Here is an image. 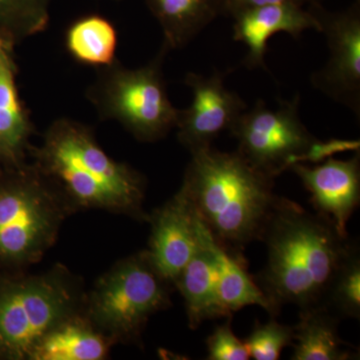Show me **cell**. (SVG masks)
<instances>
[{
  "label": "cell",
  "mask_w": 360,
  "mask_h": 360,
  "mask_svg": "<svg viewBox=\"0 0 360 360\" xmlns=\"http://www.w3.org/2000/svg\"><path fill=\"white\" fill-rule=\"evenodd\" d=\"M262 241L266 264L255 276L277 316L283 305L300 310L323 304L335 272L356 243L326 217L279 196Z\"/></svg>",
  "instance_id": "obj_1"
},
{
  "label": "cell",
  "mask_w": 360,
  "mask_h": 360,
  "mask_svg": "<svg viewBox=\"0 0 360 360\" xmlns=\"http://www.w3.org/2000/svg\"><path fill=\"white\" fill-rule=\"evenodd\" d=\"M30 155L33 165L75 212L103 210L148 221L143 210L146 179L127 163L112 160L84 123L59 118Z\"/></svg>",
  "instance_id": "obj_2"
},
{
  "label": "cell",
  "mask_w": 360,
  "mask_h": 360,
  "mask_svg": "<svg viewBox=\"0 0 360 360\" xmlns=\"http://www.w3.org/2000/svg\"><path fill=\"white\" fill-rule=\"evenodd\" d=\"M274 179L259 172L238 151L212 146L191 153L181 186L213 239L232 255L262 241L278 195Z\"/></svg>",
  "instance_id": "obj_3"
},
{
  "label": "cell",
  "mask_w": 360,
  "mask_h": 360,
  "mask_svg": "<svg viewBox=\"0 0 360 360\" xmlns=\"http://www.w3.org/2000/svg\"><path fill=\"white\" fill-rule=\"evenodd\" d=\"M85 297L82 279L60 264L0 281V357L32 360L52 329L82 314Z\"/></svg>",
  "instance_id": "obj_4"
},
{
  "label": "cell",
  "mask_w": 360,
  "mask_h": 360,
  "mask_svg": "<svg viewBox=\"0 0 360 360\" xmlns=\"http://www.w3.org/2000/svg\"><path fill=\"white\" fill-rule=\"evenodd\" d=\"M9 169L0 184V262L25 267L51 250L75 210L33 163Z\"/></svg>",
  "instance_id": "obj_5"
},
{
  "label": "cell",
  "mask_w": 360,
  "mask_h": 360,
  "mask_svg": "<svg viewBox=\"0 0 360 360\" xmlns=\"http://www.w3.org/2000/svg\"><path fill=\"white\" fill-rule=\"evenodd\" d=\"M172 288L141 251L96 281L86 293L82 314L113 342L139 345L149 319L172 307Z\"/></svg>",
  "instance_id": "obj_6"
},
{
  "label": "cell",
  "mask_w": 360,
  "mask_h": 360,
  "mask_svg": "<svg viewBox=\"0 0 360 360\" xmlns=\"http://www.w3.org/2000/svg\"><path fill=\"white\" fill-rule=\"evenodd\" d=\"M161 47L148 65L127 68L116 59L97 70L87 98L103 120H115L137 141L155 142L176 127L179 110L168 97L162 66L167 53Z\"/></svg>",
  "instance_id": "obj_7"
},
{
  "label": "cell",
  "mask_w": 360,
  "mask_h": 360,
  "mask_svg": "<svg viewBox=\"0 0 360 360\" xmlns=\"http://www.w3.org/2000/svg\"><path fill=\"white\" fill-rule=\"evenodd\" d=\"M300 103L298 94L290 101H279L277 110L258 99L229 129L238 141L239 155L272 179L290 170L316 139L303 124Z\"/></svg>",
  "instance_id": "obj_8"
},
{
  "label": "cell",
  "mask_w": 360,
  "mask_h": 360,
  "mask_svg": "<svg viewBox=\"0 0 360 360\" xmlns=\"http://www.w3.org/2000/svg\"><path fill=\"white\" fill-rule=\"evenodd\" d=\"M326 37L328 59L310 82L315 89L360 117V0L341 11H329L315 0L307 6Z\"/></svg>",
  "instance_id": "obj_9"
},
{
  "label": "cell",
  "mask_w": 360,
  "mask_h": 360,
  "mask_svg": "<svg viewBox=\"0 0 360 360\" xmlns=\"http://www.w3.org/2000/svg\"><path fill=\"white\" fill-rule=\"evenodd\" d=\"M232 70L214 71L210 77L188 72L184 84L193 91V103L179 110L177 139L191 153L212 146L224 130H229L248 105L236 92L227 89L224 78Z\"/></svg>",
  "instance_id": "obj_10"
},
{
  "label": "cell",
  "mask_w": 360,
  "mask_h": 360,
  "mask_svg": "<svg viewBox=\"0 0 360 360\" xmlns=\"http://www.w3.org/2000/svg\"><path fill=\"white\" fill-rule=\"evenodd\" d=\"M150 239L146 250L156 271L172 286L200 245L198 217L186 189L148 214Z\"/></svg>",
  "instance_id": "obj_11"
},
{
  "label": "cell",
  "mask_w": 360,
  "mask_h": 360,
  "mask_svg": "<svg viewBox=\"0 0 360 360\" xmlns=\"http://www.w3.org/2000/svg\"><path fill=\"white\" fill-rule=\"evenodd\" d=\"M310 193L317 214L328 219L342 238L360 202V153L349 160L330 158L317 165L297 163L290 168Z\"/></svg>",
  "instance_id": "obj_12"
},
{
  "label": "cell",
  "mask_w": 360,
  "mask_h": 360,
  "mask_svg": "<svg viewBox=\"0 0 360 360\" xmlns=\"http://www.w3.org/2000/svg\"><path fill=\"white\" fill-rule=\"evenodd\" d=\"M232 20L233 39L248 46L243 65L250 70L262 68L267 71L264 61L267 42L277 33H288L293 39H300L307 30L321 32L319 21L309 9L292 2L245 9Z\"/></svg>",
  "instance_id": "obj_13"
},
{
  "label": "cell",
  "mask_w": 360,
  "mask_h": 360,
  "mask_svg": "<svg viewBox=\"0 0 360 360\" xmlns=\"http://www.w3.org/2000/svg\"><path fill=\"white\" fill-rule=\"evenodd\" d=\"M14 44L0 39V163L18 167L30 153V136L34 127L21 103L14 59Z\"/></svg>",
  "instance_id": "obj_14"
},
{
  "label": "cell",
  "mask_w": 360,
  "mask_h": 360,
  "mask_svg": "<svg viewBox=\"0 0 360 360\" xmlns=\"http://www.w3.org/2000/svg\"><path fill=\"white\" fill-rule=\"evenodd\" d=\"M198 238V250L174 283V288L184 297L187 321L193 330L205 321L232 317L220 300L217 262L212 250L200 238V219Z\"/></svg>",
  "instance_id": "obj_15"
},
{
  "label": "cell",
  "mask_w": 360,
  "mask_h": 360,
  "mask_svg": "<svg viewBox=\"0 0 360 360\" xmlns=\"http://www.w3.org/2000/svg\"><path fill=\"white\" fill-rule=\"evenodd\" d=\"M160 23L162 46L167 51L184 49L219 16H225V0H146Z\"/></svg>",
  "instance_id": "obj_16"
},
{
  "label": "cell",
  "mask_w": 360,
  "mask_h": 360,
  "mask_svg": "<svg viewBox=\"0 0 360 360\" xmlns=\"http://www.w3.org/2000/svg\"><path fill=\"white\" fill-rule=\"evenodd\" d=\"M340 319L326 305L300 310L293 326L292 360H350L359 354L338 335Z\"/></svg>",
  "instance_id": "obj_17"
},
{
  "label": "cell",
  "mask_w": 360,
  "mask_h": 360,
  "mask_svg": "<svg viewBox=\"0 0 360 360\" xmlns=\"http://www.w3.org/2000/svg\"><path fill=\"white\" fill-rule=\"evenodd\" d=\"M200 234L203 243L212 250L217 262L219 292L225 309L233 314L246 307L257 305L270 316L276 317L266 296L248 274L245 257L232 255L220 246L200 219Z\"/></svg>",
  "instance_id": "obj_18"
},
{
  "label": "cell",
  "mask_w": 360,
  "mask_h": 360,
  "mask_svg": "<svg viewBox=\"0 0 360 360\" xmlns=\"http://www.w3.org/2000/svg\"><path fill=\"white\" fill-rule=\"evenodd\" d=\"M113 345L80 314L52 329L40 341L32 360H101Z\"/></svg>",
  "instance_id": "obj_19"
},
{
  "label": "cell",
  "mask_w": 360,
  "mask_h": 360,
  "mask_svg": "<svg viewBox=\"0 0 360 360\" xmlns=\"http://www.w3.org/2000/svg\"><path fill=\"white\" fill-rule=\"evenodd\" d=\"M65 46L78 63L98 70L116 60L117 32L108 18L90 14L75 20L68 28Z\"/></svg>",
  "instance_id": "obj_20"
},
{
  "label": "cell",
  "mask_w": 360,
  "mask_h": 360,
  "mask_svg": "<svg viewBox=\"0 0 360 360\" xmlns=\"http://www.w3.org/2000/svg\"><path fill=\"white\" fill-rule=\"evenodd\" d=\"M51 0H0V39L15 45L44 32Z\"/></svg>",
  "instance_id": "obj_21"
},
{
  "label": "cell",
  "mask_w": 360,
  "mask_h": 360,
  "mask_svg": "<svg viewBox=\"0 0 360 360\" xmlns=\"http://www.w3.org/2000/svg\"><path fill=\"white\" fill-rule=\"evenodd\" d=\"M324 305L340 316L360 319V255L359 245L341 264L329 284Z\"/></svg>",
  "instance_id": "obj_22"
},
{
  "label": "cell",
  "mask_w": 360,
  "mask_h": 360,
  "mask_svg": "<svg viewBox=\"0 0 360 360\" xmlns=\"http://www.w3.org/2000/svg\"><path fill=\"white\" fill-rule=\"evenodd\" d=\"M250 359L277 360L284 348L292 347L293 326H286L271 317L265 323H255L250 335L245 338Z\"/></svg>",
  "instance_id": "obj_23"
},
{
  "label": "cell",
  "mask_w": 360,
  "mask_h": 360,
  "mask_svg": "<svg viewBox=\"0 0 360 360\" xmlns=\"http://www.w3.org/2000/svg\"><path fill=\"white\" fill-rule=\"evenodd\" d=\"M231 319L217 326L206 340L207 360H248L250 359L245 341L234 335Z\"/></svg>",
  "instance_id": "obj_24"
},
{
  "label": "cell",
  "mask_w": 360,
  "mask_h": 360,
  "mask_svg": "<svg viewBox=\"0 0 360 360\" xmlns=\"http://www.w3.org/2000/svg\"><path fill=\"white\" fill-rule=\"evenodd\" d=\"M360 141L359 139H330L328 141H321L315 139L309 148L303 155L296 160L295 165H317L323 162L335 155L347 151H359Z\"/></svg>",
  "instance_id": "obj_25"
},
{
  "label": "cell",
  "mask_w": 360,
  "mask_h": 360,
  "mask_svg": "<svg viewBox=\"0 0 360 360\" xmlns=\"http://www.w3.org/2000/svg\"><path fill=\"white\" fill-rule=\"evenodd\" d=\"M315 0H225V16L233 18L236 14L245 9L253 8V7L269 6V4H300V6H309Z\"/></svg>",
  "instance_id": "obj_26"
}]
</instances>
